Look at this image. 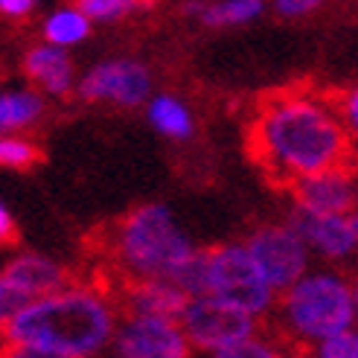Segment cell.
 I'll return each instance as SVG.
<instances>
[{
    "label": "cell",
    "mask_w": 358,
    "mask_h": 358,
    "mask_svg": "<svg viewBox=\"0 0 358 358\" xmlns=\"http://www.w3.org/2000/svg\"><path fill=\"white\" fill-rule=\"evenodd\" d=\"M181 289L195 294H216L250 312L254 317L271 315L277 306V292L262 277L245 242H224L213 248H199L172 277Z\"/></svg>",
    "instance_id": "obj_4"
},
{
    "label": "cell",
    "mask_w": 358,
    "mask_h": 358,
    "mask_svg": "<svg viewBox=\"0 0 358 358\" xmlns=\"http://www.w3.org/2000/svg\"><path fill=\"white\" fill-rule=\"evenodd\" d=\"M352 222H355V239H358V213H352Z\"/></svg>",
    "instance_id": "obj_29"
},
{
    "label": "cell",
    "mask_w": 358,
    "mask_h": 358,
    "mask_svg": "<svg viewBox=\"0 0 358 358\" xmlns=\"http://www.w3.org/2000/svg\"><path fill=\"white\" fill-rule=\"evenodd\" d=\"M189 294L166 277H146L131 280L125 289V309L129 315H160V317H178Z\"/></svg>",
    "instance_id": "obj_12"
},
{
    "label": "cell",
    "mask_w": 358,
    "mask_h": 358,
    "mask_svg": "<svg viewBox=\"0 0 358 358\" xmlns=\"http://www.w3.org/2000/svg\"><path fill=\"white\" fill-rule=\"evenodd\" d=\"M245 248L250 250L257 268L277 294L312 268V250L289 222H271L257 227L245 239Z\"/></svg>",
    "instance_id": "obj_7"
},
{
    "label": "cell",
    "mask_w": 358,
    "mask_h": 358,
    "mask_svg": "<svg viewBox=\"0 0 358 358\" xmlns=\"http://www.w3.org/2000/svg\"><path fill=\"white\" fill-rule=\"evenodd\" d=\"M76 6L99 24L122 21V17L134 15L140 6H146V0H76Z\"/></svg>",
    "instance_id": "obj_19"
},
{
    "label": "cell",
    "mask_w": 358,
    "mask_h": 358,
    "mask_svg": "<svg viewBox=\"0 0 358 358\" xmlns=\"http://www.w3.org/2000/svg\"><path fill=\"white\" fill-rule=\"evenodd\" d=\"M24 70H27V76L50 96H64V94L73 91V85H76L73 62L67 56V47L50 44V41L41 47H32L27 52Z\"/></svg>",
    "instance_id": "obj_13"
},
{
    "label": "cell",
    "mask_w": 358,
    "mask_h": 358,
    "mask_svg": "<svg viewBox=\"0 0 358 358\" xmlns=\"http://www.w3.org/2000/svg\"><path fill=\"white\" fill-rule=\"evenodd\" d=\"M274 312L285 338L312 350L329 335L355 324L352 282L335 268H309L289 289L280 292Z\"/></svg>",
    "instance_id": "obj_3"
},
{
    "label": "cell",
    "mask_w": 358,
    "mask_h": 358,
    "mask_svg": "<svg viewBox=\"0 0 358 358\" xmlns=\"http://www.w3.org/2000/svg\"><path fill=\"white\" fill-rule=\"evenodd\" d=\"M3 277L27 300H35V297H44L50 292L62 289V285H64V268L59 262L47 259V257L27 254V257H17L15 262H9Z\"/></svg>",
    "instance_id": "obj_14"
},
{
    "label": "cell",
    "mask_w": 358,
    "mask_h": 358,
    "mask_svg": "<svg viewBox=\"0 0 358 358\" xmlns=\"http://www.w3.org/2000/svg\"><path fill=\"white\" fill-rule=\"evenodd\" d=\"M335 108H338V117H341L344 129H347L352 152H358V85L347 87V91L335 99Z\"/></svg>",
    "instance_id": "obj_23"
},
{
    "label": "cell",
    "mask_w": 358,
    "mask_h": 358,
    "mask_svg": "<svg viewBox=\"0 0 358 358\" xmlns=\"http://www.w3.org/2000/svg\"><path fill=\"white\" fill-rule=\"evenodd\" d=\"M146 120L157 134L178 143H187L195 134V117L189 105L175 94H152L146 102Z\"/></svg>",
    "instance_id": "obj_16"
},
{
    "label": "cell",
    "mask_w": 358,
    "mask_h": 358,
    "mask_svg": "<svg viewBox=\"0 0 358 358\" xmlns=\"http://www.w3.org/2000/svg\"><path fill=\"white\" fill-rule=\"evenodd\" d=\"M24 303H29V300H27L21 292H17L3 274H0V327H6V320H9L17 309H21Z\"/></svg>",
    "instance_id": "obj_24"
},
{
    "label": "cell",
    "mask_w": 358,
    "mask_h": 358,
    "mask_svg": "<svg viewBox=\"0 0 358 358\" xmlns=\"http://www.w3.org/2000/svg\"><path fill=\"white\" fill-rule=\"evenodd\" d=\"M35 160H38V149H35L29 140L0 134V166L24 169V166H32Z\"/></svg>",
    "instance_id": "obj_20"
},
{
    "label": "cell",
    "mask_w": 358,
    "mask_h": 358,
    "mask_svg": "<svg viewBox=\"0 0 358 358\" xmlns=\"http://www.w3.org/2000/svg\"><path fill=\"white\" fill-rule=\"evenodd\" d=\"M111 347L122 358H187L189 341L178 317L129 315L117 324Z\"/></svg>",
    "instance_id": "obj_9"
},
{
    "label": "cell",
    "mask_w": 358,
    "mask_h": 358,
    "mask_svg": "<svg viewBox=\"0 0 358 358\" xmlns=\"http://www.w3.org/2000/svg\"><path fill=\"white\" fill-rule=\"evenodd\" d=\"M12 236H15V219L6 210V204L0 201V242H9Z\"/></svg>",
    "instance_id": "obj_27"
},
{
    "label": "cell",
    "mask_w": 358,
    "mask_h": 358,
    "mask_svg": "<svg viewBox=\"0 0 358 358\" xmlns=\"http://www.w3.org/2000/svg\"><path fill=\"white\" fill-rule=\"evenodd\" d=\"M277 355H280V347L271 341V338H262L259 332L248 335L239 344L219 352V358H277Z\"/></svg>",
    "instance_id": "obj_22"
},
{
    "label": "cell",
    "mask_w": 358,
    "mask_h": 358,
    "mask_svg": "<svg viewBox=\"0 0 358 358\" xmlns=\"http://www.w3.org/2000/svg\"><path fill=\"white\" fill-rule=\"evenodd\" d=\"M285 222L303 236L312 257L324 262H350L358 254L352 213H317L294 204Z\"/></svg>",
    "instance_id": "obj_10"
},
{
    "label": "cell",
    "mask_w": 358,
    "mask_h": 358,
    "mask_svg": "<svg viewBox=\"0 0 358 358\" xmlns=\"http://www.w3.org/2000/svg\"><path fill=\"white\" fill-rule=\"evenodd\" d=\"M324 3H327V0H274V12L280 17H289V21H294V17H306V15L317 12Z\"/></svg>",
    "instance_id": "obj_25"
},
{
    "label": "cell",
    "mask_w": 358,
    "mask_h": 358,
    "mask_svg": "<svg viewBox=\"0 0 358 358\" xmlns=\"http://www.w3.org/2000/svg\"><path fill=\"white\" fill-rule=\"evenodd\" d=\"M312 352L317 358H358V327H347L341 332L329 335L327 341H320L317 347H312Z\"/></svg>",
    "instance_id": "obj_21"
},
{
    "label": "cell",
    "mask_w": 358,
    "mask_h": 358,
    "mask_svg": "<svg viewBox=\"0 0 358 358\" xmlns=\"http://www.w3.org/2000/svg\"><path fill=\"white\" fill-rule=\"evenodd\" d=\"M184 12L195 17L201 27L227 29V27L254 24L265 12V0H189Z\"/></svg>",
    "instance_id": "obj_15"
},
{
    "label": "cell",
    "mask_w": 358,
    "mask_h": 358,
    "mask_svg": "<svg viewBox=\"0 0 358 358\" xmlns=\"http://www.w3.org/2000/svg\"><path fill=\"white\" fill-rule=\"evenodd\" d=\"M294 204L317 213H352L355 210V172L347 164L327 166L289 184Z\"/></svg>",
    "instance_id": "obj_11"
},
{
    "label": "cell",
    "mask_w": 358,
    "mask_h": 358,
    "mask_svg": "<svg viewBox=\"0 0 358 358\" xmlns=\"http://www.w3.org/2000/svg\"><path fill=\"white\" fill-rule=\"evenodd\" d=\"M248 140L265 172L282 184L347 164L352 155L335 99L315 94H282L268 99L250 122Z\"/></svg>",
    "instance_id": "obj_1"
},
{
    "label": "cell",
    "mask_w": 358,
    "mask_h": 358,
    "mask_svg": "<svg viewBox=\"0 0 358 358\" xmlns=\"http://www.w3.org/2000/svg\"><path fill=\"white\" fill-rule=\"evenodd\" d=\"M352 312H355V327H358V280H352Z\"/></svg>",
    "instance_id": "obj_28"
},
{
    "label": "cell",
    "mask_w": 358,
    "mask_h": 358,
    "mask_svg": "<svg viewBox=\"0 0 358 358\" xmlns=\"http://www.w3.org/2000/svg\"><path fill=\"white\" fill-rule=\"evenodd\" d=\"M44 111V99L35 91H3L0 94V134L27 129Z\"/></svg>",
    "instance_id": "obj_17"
},
{
    "label": "cell",
    "mask_w": 358,
    "mask_h": 358,
    "mask_svg": "<svg viewBox=\"0 0 358 358\" xmlns=\"http://www.w3.org/2000/svg\"><path fill=\"white\" fill-rule=\"evenodd\" d=\"M91 24L94 21L79 6H62L44 21V38L59 47H73L91 35Z\"/></svg>",
    "instance_id": "obj_18"
},
{
    "label": "cell",
    "mask_w": 358,
    "mask_h": 358,
    "mask_svg": "<svg viewBox=\"0 0 358 358\" xmlns=\"http://www.w3.org/2000/svg\"><path fill=\"white\" fill-rule=\"evenodd\" d=\"M76 94L87 102H108L117 108H137L146 105L155 94L149 67L137 59H108L94 64L79 79Z\"/></svg>",
    "instance_id": "obj_8"
},
{
    "label": "cell",
    "mask_w": 358,
    "mask_h": 358,
    "mask_svg": "<svg viewBox=\"0 0 358 358\" xmlns=\"http://www.w3.org/2000/svg\"><path fill=\"white\" fill-rule=\"evenodd\" d=\"M35 6V0H0V12L9 17H24Z\"/></svg>",
    "instance_id": "obj_26"
},
{
    "label": "cell",
    "mask_w": 358,
    "mask_h": 358,
    "mask_svg": "<svg viewBox=\"0 0 358 358\" xmlns=\"http://www.w3.org/2000/svg\"><path fill=\"white\" fill-rule=\"evenodd\" d=\"M117 315L94 289L50 292L24 303L3 327L15 355L27 358H87L111 347Z\"/></svg>",
    "instance_id": "obj_2"
},
{
    "label": "cell",
    "mask_w": 358,
    "mask_h": 358,
    "mask_svg": "<svg viewBox=\"0 0 358 358\" xmlns=\"http://www.w3.org/2000/svg\"><path fill=\"white\" fill-rule=\"evenodd\" d=\"M195 242L181 227L169 204H143L122 219L114 236V254L131 280L166 277L172 280L195 254Z\"/></svg>",
    "instance_id": "obj_5"
},
{
    "label": "cell",
    "mask_w": 358,
    "mask_h": 358,
    "mask_svg": "<svg viewBox=\"0 0 358 358\" xmlns=\"http://www.w3.org/2000/svg\"><path fill=\"white\" fill-rule=\"evenodd\" d=\"M184 335L192 350H201L216 355L227 347L239 344L242 338L259 332V317L245 312L242 306L230 300H222L216 294H195L184 303L178 315Z\"/></svg>",
    "instance_id": "obj_6"
}]
</instances>
